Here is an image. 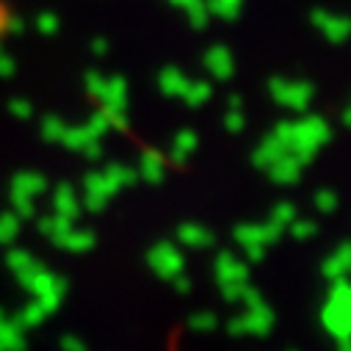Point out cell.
Masks as SVG:
<instances>
[{
    "label": "cell",
    "instance_id": "5b68a950",
    "mask_svg": "<svg viewBox=\"0 0 351 351\" xmlns=\"http://www.w3.org/2000/svg\"><path fill=\"white\" fill-rule=\"evenodd\" d=\"M23 219L12 210V213H0V246H9L17 235H20Z\"/></svg>",
    "mask_w": 351,
    "mask_h": 351
},
{
    "label": "cell",
    "instance_id": "9a60e30c",
    "mask_svg": "<svg viewBox=\"0 0 351 351\" xmlns=\"http://www.w3.org/2000/svg\"><path fill=\"white\" fill-rule=\"evenodd\" d=\"M61 346H64V348H80V340H75V337H64Z\"/></svg>",
    "mask_w": 351,
    "mask_h": 351
},
{
    "label": "cell",
    "instance_id": "2e32d148",
    "mask_svg": "<svg viewBox=\"0 0 351 351\" xmlns=\"http://www.w3.org/2000/svg\"><path fill=\"white\" fill-rule=\"evenodd\" d=\"M3 318H6V313H3V310H0V324H3Z\"/></svg>",
    "mask_w": 351,
    "mask_h": 351
},
{
    "label": "cell",
    "instance_id": "5bb4252c",
    "mask_svg": "<svg viewBox=\"0 0 351 351\" xmlns=\"http://www.w3.org/2000/svg\"><path fill=\"white\" fill-rule=\"evenodd\" d=\"M6 20H9V12L0 6V34H6Z\"/></svg>",
    "mask_w": 351,
    "mask_h": 351
},
{
    "label": "cell",
    "instance_id": "4fadbf2b",
    "mask_svg": "<svg viewBox=\"0 0 351 351\" xmlns=\"http://www.w3.org/2000/svg\"><path fill=\"white\" fill-rule=\"evenodd\" d=\"M23 28H25V23H23V17H17V14H9V20H6V34H23Z\"/></svg>",
    "mask_w": 351,
    "mask_h": 351
},
{
    "label": "cell",
    "instance_id": "7a4b0ae2",
    "mask_svg": "<svg viewBox=\"0 0 351 351\" xmlns=\"http://www.w3.org/2000/svg\"><path fill=\"white\" fill-rule=\"evenodd\" d=\"M25 348V329L17 321L3 318L0 324V351H20Z\"/></svg>",
    "mask_w": 351,
    "mask_h": 351
},
{
    "label": "cell",
    "instance_id": "6da1fadb",
    "mask_svg": "<svg viewBox=\"0 0 351 351\" xmlns=\"http://www.w3.org/2000/svg\"><path fill=\"white\" fill-rule=\"evenodd\" d=\"M47 189L45 174L39 171H17L9 183V197H23V199H36Z\"/></svg>",
    "mask_w": 351,
    "mask_h": 351
},
{
    "label": "cell",
    "instance_id": "277c9868",
    "mask_svg": "<svg viewBox=\"0 0 351 351\" xmlns=\"http://www.w3.org/2000/svg\"><path fill=\"white\" fill-rule=\"evenodd\" d=\"M45 315H47V310L39 304V299H34V302H28L23 310H20V315L14 318L23 329H31V326H39L42 321H45Z\"/></svg>",
    "mask_w": 351,
    "mask_h": 351
},
{
    "label": "cell",
    "instance_id": "3957f363",
    "mask_svg": "<svg viewBox=\"0 0 351 351\" xmlns=\"http://www.w3.org/2000/svg\"><path fill=\"white\" fill-rule=\"evenodd\" d=\"M53 208L56 213L66 216V219H75L77 216V199H75V191L69 186H58L56 194H53Z\"/></svg>",
    "mask_w": 351,
    "mask_h": 351
},
{
    "label": "cell",
    "instance_id": "52a82bcc",
    "mask_svg": "<svg viewBox=\"0 0 351 351\" xmlns=\"http://www.w3.org/2000/svg\"><path fill=\"white\" fill-rule=\"evenodd\" d=\"M58 246L72 249V252H83V249H89V246H92V232H83V230H69V232L61 238V243H58Z\"/></svg>",
    "mask_w": 351,
    "mask_h": 351
},
{
    "label": "cell",
    "instance_id": "30bf717a",
    "mask_svg": "<svg viewBox=\"0 0 351 351\" xmlns=\"http://www.w3.org/2000/svg\"><path fill=\"white\" fill-rule=\"evenodd\" d=\"M12 202V210L20 216V219H31L36 213V199H23V197H9Z\"/></svg>",
    "mask_w": 351,
    "mask_h": 351
},
{
    "label": "cell",
    "instance_id": "ba28073f",
    "mask_svg": "<svg viewBox=\"0 0 351 351\" xmlns=\"http://www.w3.org/2000/svg\"><path fill=\"white\" fill-rule=\"evenodd\" d=\"M64 122L58 119V117H45L42 119V138L45 141H61V136H64Z\"/></svg>",
    "mask_w": 351,
    "mask_h": 351
},
{
    "label": "cell",
    "instance_id": "8fae6325",
    "mask_svg": "<svg viewBox=\"0 0 351 351\" xmlns=\"http://www.w3.org/2000/svg\"><path fill=\"white\" fill-rule=\"evenodd\" d=\"M36 31H39V34H45V36L56 34V31H58V17H56V14H50V12L39 14V17H36Z\"/></svg>",
    "mask_w": 351,
    "mask_h": 351
},
{
    "label": "cell",
    "instance_id": "7c38bea8",
    "mask_svg": "<svg viewBox=\"0 0 351 351\" xmlns=\"http://www.w3.org/2000/svg\"><path fill=\"white\" fill-rule=\"evenodd\" d=\"M14 58L3 50V45H0V77H9V75H14Z\"/></svg>",
    "mask_w": 351,
    "mask_h": 351
},
{
    "label": "cell",
    "instance_id": "9c48e42d",
    "mask_svg": "<svg viewBox=\"0 0 351 351\" xmlns=\"http://www.w3.org/2000/svg\"><path fill=\"white\" fill-rule=\"evenodd\" d=\"M6 108H9V114H12L14 119H31V117H34V106H31V100H25V97H12V100L6 103Z\"/></svg>",
    "mask_w": 351,
    "mask_h": 351
},
{
    "label": "cell",
    "instance_id": "8992f818",
    "mask_svg": "<svg viewBox=\"0 0 351 351\" xmlns=\"http://www.w3.org/2000/svg\"><path fill=\"white\" fill-rule=\"evenodd\" d=\"M34 263H36V260H34V254H31V252H25V249H9V252H6V266L14 271V277H17V274H23L25 269H31Z\"/></svg>",
    "mask_w": 351,
    "mask_h": 351
}]
</instances>
